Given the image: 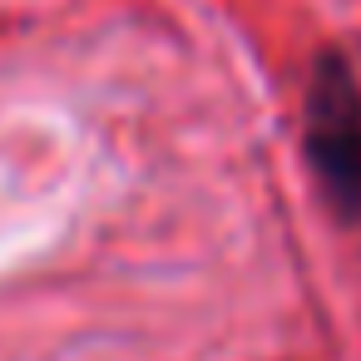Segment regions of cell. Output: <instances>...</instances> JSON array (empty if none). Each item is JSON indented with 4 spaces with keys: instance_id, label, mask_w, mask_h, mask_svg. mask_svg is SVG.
<instances>
[{
    "instance_id": "cell-1",
    "label": "cell",
    "mask_w": 361,
    "mask_h": 361,
    "mask_svg": "<svg viewBox=\"0 0 361 361\" xmlns=\"http://www.w3.org/2000/svg\"><path fill=\"white\" fill-rule=\"evenodd\" d=\"M302 154L322 208L341 228L361 233V80L336 45H326L307 75Z\"/></svg>"
}]
</instances>
